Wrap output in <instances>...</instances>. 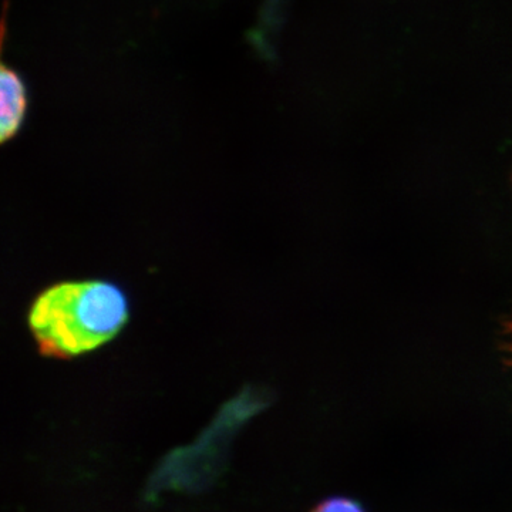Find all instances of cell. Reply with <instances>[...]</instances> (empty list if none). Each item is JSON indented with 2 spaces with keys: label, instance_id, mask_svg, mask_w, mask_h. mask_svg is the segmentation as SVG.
<instances>
[{
  "label": "cell",
  "instance_id": "6da1fadb",
  "mask_svg": "<svg viewBox=\"0 0 512 512\" xmlns=\"http://www.w3.org/2000/svg\"><path fill=\"white\" fill-rule=\"evenodd\" d=\"M126 289L109 279H70L37 293L28 328L37 352L47 359L73 360L117 338L130 322Z\"/></svg>",
  "mask_w": 512,
  "mask_h": 512
},
{
  "label": "cell",
  "instance_id": "7a4b0ae2",
  "mask_svg": "<svg viewBox=\"0 0 512 512\" xmlns=\"http://www.w3.org/2000/svg\"><path fill=\"white\" fill-rule=\"evenodd\" d=\"M0 89V138L6 143L19 133L25 123L28 113V90L20 74L8 66H2Z\"/></svg>",
  "mask_w": 512,
  "mask_h": 512
},
{
  "label": "cell",
  "instance_id": "3957f363",
  "mask_svg": "<svg viewBox=\"0 0 512 512\" xmlns=\"http://www.w3.org/2000/svg\"><path fill=\"white\" fill-rule=\"evenodd\" d=\"M312 512H366L365 508L362 507L356 501L350 500V498L336 497L330 498V500L323 501L319 504Z\"/></svg>",
  "mask_w": 512,
  "mask_h": 512
},
{
  "label": "cell",
  "instance_id": "277c9868",
  "mask_svg": "<svg viewBox=\"0 0 512 512\" xmlns=\"http://www.w3.org/2000/svg\"><path fill=\"white\" fill-rule=\"evenodd\" d=\"M503 336L505 359H507L508 365L512 366V312L508 316L507 322H505Z\"/></svg>",
  "mask_w": 512,
  "mask_h": 512
}]
</instances>
